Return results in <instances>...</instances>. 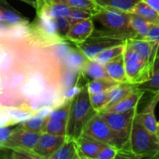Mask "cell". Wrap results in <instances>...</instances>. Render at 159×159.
Here are the masks:
<instances>
[{
	"label": "cell",
	"instance_id": "1",
	"mask_svg": "<svg viewBox=\"0 0 159 159\" xmlns=\"http://www.w3.org/2000/svg\"><path fill=\"white\" fill-rule=\"evenodd\" d=\"M98 112L92 107L87 83L81 87L79 93L71 99L66 124L65 140H76L82 135L86 124Z\"/></svg>",
	"mask_w": 159,
	"mask_h": 159
},
{
	"label": "cell",
	"instance_id": "2",
	"mask_svg": "<svg viewBox=\"0 0 159 159\" xmlns=\"http://www.w3.org/2000/svg\"><path fill=\"white\" fill-rule=\"evenodd\" d=\"M104 120L115 137L116 148H129V141L132 130V123L137 115V108L124 112H98ZM130 151V150H129Z\"/></svg>",
	"mask_w": 159,
	"mask_h": 159
},
{
	"label": "cell",
	"instance_id": "3",
	"mask_svg": "<svg viewBox=\"0 0 159 159\" xmlns=\"http://www.w3.org/2000/svg\"><path fill=\"white\" fill-rule=\"evenodd\" d=\"M129 148L137 158H153L159 151V138L156 134L147 130L134 117Z\"/></svg>",
	"mask_w": 159,
	"mask_h": 159
},
{
	"label": "cell",
	"instance_id": "4",
	"mask_svg": "<svg viewBox=\"0 0 159 159\" xmlns=\"http://www.w3.org/2000/svg\"><path fill=\"white\" fill-rule=\"evenodd\" d=\"M126 37H122L108 30H94L91 35L86 40L76 45L81 54L89 60L94 59L100 53L110 48L123 44L126 42Z\"/></svg>",
	"mask_w": 159,
	"mask_h": 159
},
{
	"label": "cell",
	"instance_id": "5",
	"mask_svg": "<svg viewBox=\"0 0 159 159\" xmlns=\"http://www.w3.org/2000/svg\"><path fill=\"white\" fill-rule=\"evenodd\" d=\"M107 30L126 38H137V35L130 25V13L115 9L102 8L93 16Z\"/></svg>",
	"mask_w": 159,
	"mask_h": 159
},
{
	"label": "cell",
	"instance_id": "6",
	"mask_svg": "<svg viewBox=\"0 0 159 159\" xmlns=\"http://www.w3.org/2000/svg\"><path fill=\"white\" fill-rule=\"evenodd\" d=\"M123 56L126 77L130 84L135 85L144 82L154 74V70L137 51L129 46L126 40Z\"/></svg>",
	"mask_w": 159,
	"mask_h": 159
},
{
	"label": "cell",
	"instance_id": "7",
	"mask_svg": "<svg viewBox=\"0 0 159 159\" xmlns=\"http://www.w3.org/2000/svg\"><path fill=\"white\" fill-rule=\"evenodd\" d=\"M83 134L107 145L116 148L113 133L99 113H96L87 122Z\"/></svg>",
	"mask_w": 159,
	"mask_h": 159
},
{
	"label": "cell",
	"instance_id": "8",
	"mask_svg": "<svg viewBox=\"0 0 159 159\" xmlns=\"http://www.w3.org/2000/svg\"><path fill=\"white\" fill-rule=\"evenodd\" d=\"M41 132L30 131L17 127L12 129V133L5 142V149H26L33 151L40 138Z\"/></svg>",
	"mask_w": 159,
	"mask_h": 159
},
{
	"label": "cell",
	"instance_id": "9",
	"mask_svg": "<svg viewBox=\"0 0 159 159\" xmlns=\"http://www.w3.org/2000/svg\"><path fill=\"white\" fill-rule=\"evenodd\" d=\"M66 141L65 136L41 133L33 152L41 159H50L51 155Z\"/></svg>",
	"mask_w": 159,
	"mask_h": 159
},
{
	"label": "cell",
	"instance_id": "10",
	"mask_svg": "<svg viewBox=\"0 0 159 159\" xmlns=\"http://www.w3.org/2000/svg\"><path fill=\"white\" fill-rule=\"evenodd\" d=\"M126 42L129 46L137 51L147 62L148 65L154 70V65L157 57L158 43L155 41L145 39L128 38Z\"/></svg>",
	"mask_w": 159,
	"mask_h": 159
},
{
	"label": "cell",
	"instance_id": "11",
	"mask_svg": "<svg viewBox=\"0 0 159 159\" xmlns=\"http://www.w3.org/2000/svg\"><path fill=\"white\" fill-rule=\"evenodd\" d=\"M74 141L80 159H96L100 152L107 146L84 134Z\"/></svg>",
	"mask_w": 159,
	"mask_h": 159
},
{
	"label": "cell",
	"instance_id": "12",
	"mask_svg": "<svg viewBox=\"0 0 159 159\" xmlns=\"http://www.w3.org/2000/svg\"><path fill=\"white\" fill-rule=\"evenodd\" d=\"M159 102V93H153L148 103L141 113H137L135 118L150 132L157 134V121L156 120L154 110Z\"/></svg>",
	"mask_w": 159,
	"mask_h": 159
},
{
	"label": "cell",
	"instance_id": "13",
	"mask_svg": "<svg viewBox=\"0 0 159 159\" xmlns=\"http://www.w3.org/2000/svg\"><path fill=\"white\" fill-rule=\"evenodd\" d=\"M94 30L93 18L86 19L71 25L65 40L77 44L87 40Z\"/></svg>",
	"mask_w": 159,
	"mask_h": 159
},
{
	"label": "cell",
	"instance_id": "14",
	"mask_svg": "<svg viewBox=\"0 0 159 159\" xmlns=\"http://www.w3.org/2000/svg\"><path fill=\"white\" fill-rule=\"evenodd\" d=\"M104 66L107 74L114 81L118 83L129 82L126 77V69H125L123 53L104 64Z\"/></svg>",
	"mask_w": 159,
	"mask_h": 159
},
{
	"label": "cell",
	"instance_id": "15",
	"mask_svg": "<svg viewBox=\"0 0 159 159\" xmlns=\"http://www.w3.org/2000/svg\"><path fill=\"white\" fill-rule=\"evenodd\" d=\"M143 94H144V92L140 91L135 88V89L131 92L124 99L117 103L104 109L101 112H124L131 109L137 108Z\"/></svg>",
	"mask_w": 159,
	"mask_h": 159
},
{
	"label": "cell",
	"instance_id": "16",
	"mask_svg": "<svg viewBox=\"0 0 159 159\" xmlns=\"http://www.w3.org/2000/svg\"><path fill=\"white\" fill-rule=\"evenodd\" d=\"M135 89V86L132 84L126 82V83H118L115 87L108 90V103L103 110L117 103L125 97L128 96L131 92ZM101 110V111H102ZM101 112V111H100Z\"/></svg>",
	"mask_w": 159,
	"mask_h": 159
},
{
	"label": "cell",
	"instance_id": "17",
	"mask_svg": "<svg viewBox=\"0 0 159 159\" xmlns=\"http://www.w3.org/2000/svg\"><path fill=\"white\" fill-rule=\"evenodd\" d=\"M80 71H82L84 77L87 78L89 80L102 79V78H110L106 72L104 65L99 63L94 59L93 60L87 59L81 68Z\"/></svg>",
	"mask_w": 159,
	"mask_h": 159
},
{
	"label": "cell",
	"instance_id": "18",
	"mask_svg": "<svg viewBox=\"0 0 159 159\" xmlns=\"http://www.w3.org/2000/svg\"><path fill=\"white\" fill-rule=\"evenodd\" d=\"M140 0H95L97 4L102 8L115 9L131 13L133 8Z\"/></svg>",
	"mask_w": 159,
	"mask_h": 159
},
{
	"label": "cell",
	"instance_id": "19",
	"mask_svg": "<svg viewBox=\"0 0 159 159\" xmlns=\"http://www.w3.org/2000/svg\"><path fill=\"white\" fill-rule=\"evenodd\" d=\"M131 13L140 16L151 24L159 26V14L142 0L136 5Z\"/></svg>",
	"mask_w": 159,
	"mask_h": 159
},
{
	"label": "cell",
	"instance_id": "20",
	"mask_svg": "<svg viewBox=\"0 0 159 159\" xmlns=\"http://www.w3.org/2000/svg\"><path fill=\"white\" fill-rule=\"evenodd\" d=\"M50 159H80L75 141H65Z\"/></svg>",
	"mask_w": 159,
	"mask_h": 159
},
{
	"label": "cell",
	"instance_id": "21",
	"mask_svg": "<svg viewBox=\"0 0 159 159\" xmlns=\"http://www.w3.org/2000/svg\"><path fill=\"white\" fill-rule=\"evenodd\" d=\"M54 1L62 2L67 5L72 9H83L95 15L98 12H99L101 7L97 4L95 0H54Z\"/></svg>",
	"mask_w": 159,
	"mask_h": 159
},
{
	"label": "cell",
	"instance_id": "22",
	"mask_svg": "<svg viewBox=\"0 0 159 159\" xmlns=\"http://www.w3.org/2000/svg\"><path fill=\"white\" fill-rule=\"evenodd\" d=\"M130 25L137 35V39H144L149 33L152 24L140 16L130 13Z\"/></svg>",
	"mask_w": 159,
	"mask_h": 159
},
{
	"label": "cell",
	"instance_id": "23",
	"mask_svg": "<svg viewBox=\"0 0 159 159\" xmlns=\"http://www.w3.org/2000/svg\"><path fill=\"white\" fill-rule=\"evenodd\" d=\"M5 109L13 125L26 121L34 116V112L25 107H5Z\"/></svg>",
	"mask_w": 159,
	"mask_h": 159
},
{
	"label": "cell",
	"instance_id": "24",
	"mask_svg": "<svg viewBox=\"0 0 159 159\" xmlns=\"http://www.w3.org/2000/svg\"><path fill=\"white\" fill-rule=\"evenodd\" d=\"M118 82L111 78H102L89 80L87 82L89 93H94L98 92L107 91L118 85Z\"/></svg>",
	"mask_w": 159,
	"mask_h": 159
},
{
	"label": "cell",
	"instance_id": "25",
	"mask_svg": "<svg viewBox=\"0 0 159 159\" xmlns=\"http://www.w3.org/2000/svg\"><path fill=\"white\" fill-rule=\"evenodd\" d=\"M66 120H48L44 126L41 133H48L59 136H65L66 134Z\"/></svg>",
	"mask_w": 159,
	"mask_h": 159
},
{
	"label": "cell",
	"instance_id": "26",
	"mask_svg": "<svg viewBox=\"0 0 159 159\" xmlns=\"http://www.w3.org/2000/svg\"><path fill=\"white\" fill-rule=\"evenodd\" d=\"M48 121L47 116L41 117V116H33L30 119L26 120V121L20 123L18 127L24 130H30V131L41 132L43 129L44 126L45 125L46 122Z\"/></svg>",
	"mask_w": 159,
	"mask_h": 159
},
{
	"label": "cell",
	"instance_id": "27",
	"mask_svg": "<svg viewBox=\"0 0 159 159\" xmlns=\"http://www.w3.org/2000/svg\"><path fill=\"white\" fill-rule=\"evenodd\" d=\"M137 89L143 92H149L153 93H159V71L154 72L147 80L134 85Z\"/></svg>",
	"mask_w": 159,
	"mask_h": 159
},
{
	"label": "cell",
	"instance_id": "28",
	"mask_svg": "<svg viewBox=\"0 0 159 159\" xmlns=\"http://www.w3.org/2000/svg\"><path fill=\"white\" fill-rule=\"evenodd\" d=\"M124 48L125 43H123V44H120L118 45V46L113 47V48H108V49L105 50V51H102L101 53H100V54L95 57L94 60H96L97 61L102 64V65H104V64L108 62L109 61H111L112 59L115 58V57L123 54V53L124 52Z\"/></svg>",
	"mask_w": 159,
	"mask_h": 159
},
{
	"label": "cell",
	"instance_id": "29",
	"mask_svg": "<svg viewBox=\"0 0 159 159\" xmlns=\"http://www.w3.org/2000/svg\"><path fill=\"white\" fill-rule=\"evenodd\" d=\"M108 90L90 93V104L95 111L98 113L106 107L108 103Z\"/></svg>",
	"mask_w": 159,
	"mask_h": 159
},
{
	"label": "cell",
	"instance_id": "30",
	"mask_svg": "<svg viewBox=\"0 0 159 159\" xmlns=\"http://www.w3.org/2000/svg\"><path fill=\"white\" fill-rule=\"evenodd\" d=\"M70 103H71V99H69L59 107H55L51 111V113L47 116L48 120H62L67 121L69 113H70Z\"/></svg>",
	"mask_w": 159,
	"mask_h": 159
},
{
	"label": "cell",
	"instance_id": "31",
	"mask_svg": "<svg viewBox=\"0 0 159 159\" xmlns=\"http://www.w3.org/2000/svg\"><path fill=\"white\" fill-rule=\"evenodd\" d=\"M53 23H54L55 30L57 35L60 38L66 40H65V36L71 27V23H70L67 16H62L53 19Z\"/></svg>",
	"mask_w": 159,
	"mask_h": 159
},
{
	"label": "cell",
	"instance_id": "32",
	"mask_svg": "<svg viewBox=\"0 0 159 159\" xmlns=\"http://www.w3.org/2000/svg\"><path fill=\"white\" fill-rule=\"evenodd\" d=\"M87 58H86L84 55L80 53V51H71L67 53L66 54V64L73 68H77L81 69L84 65V62Z\"/></svg>",
	"mask_w": 159,
	"mask_h": 159
},
{
	"label": "cell",
	"instance_id": "33",
	"mask_svg": "<svg viewBox=\"0 0 159 159\" xmlns=\"http://www.w3.org/2000/svg\"><path fill=\"white\" fill-rule=\"evenodd\" d=\"M67 18L70 20L71 25L81 21V20H86V19L93 18V14L87 11L83 10V9H72L71 12H70Z\"/></svg>",
	"mask_w": 159,
	"mask_h": 159
},
{
	"label": "cell",
	"instance_id": "34",
	"mask_svg": "<svg viewBox=\"0 0 159 159\" xmlns=\"http://www.w3.org/2000/svg\"><path fill=\"white\" fill-rule=\"evenodd\" d=\"M11 153V158L16 159H24V158H34V159H41L40 157L36 155L33 151L26 150V149H13Z\"/></svg>",
	"mask_w": 159,
	"mask_h": 159
},
{
	"label": "cell",
	"instance_id": "35",
	"mask_svg": "<svg viewBox=\"0 0 159 159\" xmlns=\"http://www.w3.org/2000/svg\"><path fill=\"white\" fill-rule=\"evenodd\" d=\"M118 149L113 146L107 145L100 152L96 159H115Z\"/></svg>",
	"mask_w": 159,
	"mask_h": 159
},
{
	"label": "cell",
	"instance_id": "36",
	"mask_svg": "<svg viewBox=\"0 0 159 159\" xmlns=\"http://www.w3.org/2000/svg\"><path fill=\"white\" fill-rule=\"evenodd\" d=\"M13 124L5 109V107L0 105V127H10Z\"/></svg>",
	"mask_w": 159,
	"mask_h": 159
},
{
	"label": "cell",
	"instance_id": "37",
	"mask_svg": "<svg viewBox=\"0 0 159 159\" xmlns=\"http://www.w3.org/2000/svg\"><path fill=\"white\" fill-rule=\"evenodd\" d=\"M12 129L10 128V127H0V151L5 149L3 145L10 134L12 133Z\"/></svg>",
	"mask_w": 159,
	"mask_h": 159
},
{
	"label": "cell",
	"instance_id": "38",
	"mask_svg": "<svg viewBox=\"0 0 159 159\" xmlns=\"http://www.w3.org/2000/svg\"><path fill=\"white\" fill-rule=\"evenodd\" d=\"M53 110H54V108L52 107H51V106H43V107L38 108L34 112V116L45 117V116H48Z\"/></svg>",
	"mask_w": 159,
	"mask_h": 159
},
{
	"label": "cell",
	"instance_id": "39",
	"mask_svg": "<svg viewBox=\"0 0 159 159\" xmlns=\"http://www.w3.org/2000/svg\"><path fill=\"white\" fill-rule=\"evenodd\" d=\"M159 14V0H142Z\"/></svg>",
	"mask_w": 159,
	"mask_h": 159
},
{
	"label": "cell",
	"instance_id": "40",
	"mask_svg": "<svg viewBox=\"0 0 159 159\" xmlns=\"http://www.w3.org/2000/svg\"><path fill=\"white\" fill-rule=\"evenodd\" d=\"M20 1L24 2L27 3L30 6H31L32 7H34V9H37V3H38V0H20Z\"/></svg>",
	"mask_w": 159,
	"mask_h": 159
},
{
	"label": "cell",
	"instance_id": "41",
	"mask_svg": "<svg viewBox=\"0 0 159 159\" xmlns=\"http://www.w3.org/2000/svg\"><path fill=\"white\" fill-rule=\"evenodd\" d=\"M159 71V58H157L155 60L154 65V72H158Z\"/></svg>",
	"mask_w": 159,
	"mask_h": 159
},
{
	"label": "cell",
	"instance_id": "42",
	"mask_svg": "<svg viewBox=\"0 0 159 159\" xmlns=\"http://www.w3.org/2000/svg\"><path fill=\"white\" fill-rule=\"evenodd\" d=\"M153 158H155V159H159V151L157 152V154H156L155 155H154V157H153Z\"/></svg>",
	"mask_w": 159,
	"mask_h": 159
},
{
	"label": "cell",
	"instance_id": "43",
	"mask_svg": "<svg viewBox=\"0 0 159 159\" xmlns=\"http://www.w3.org/2000/svg\"><path fill=\"white\" fill-rule=\"evenodd\" d=\"M157 135L159 138V120L157 121Z\"/></svg>",
	"mask_w": 159,
	"mask_h": 159
}]
</instances>
